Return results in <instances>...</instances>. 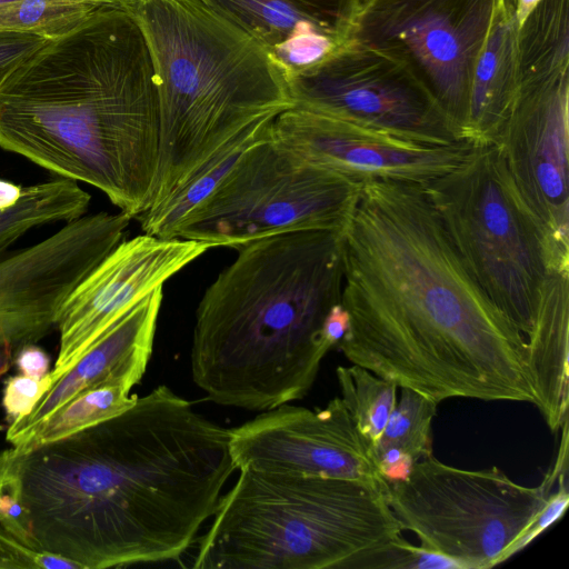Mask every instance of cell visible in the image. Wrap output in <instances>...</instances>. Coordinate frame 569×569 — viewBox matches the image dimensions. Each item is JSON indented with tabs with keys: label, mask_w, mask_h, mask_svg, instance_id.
<instances>
[{
	"label": "cell",
	"mask_w": 569,
	"mask_h": 569,
	"mask_svg": "<svg viewBox=\"0 0 569 569\" xmlns=\"http://www.w3.org/2000/svg\"><path fill=\"white\" fill-rule=\"evenodd\" d=\"M338 343L353 365L436 402L536 403L522 336L465 267L423 186L363 182L342 231Z\"/></svg>",
	"instance_id": "6da1fadb"
},
{
	"label": "cell",
	"mask_w": 569,
	"mask_h": 569,
	"mask_svg": "<svg viewBox=\"0 0 569 569\" xmlns=\"http://www.w3.org/2000/svg\"><path fill=\"white\" fill-rule=\"evenodd\" d=\"M229 441L161 385L71 436L12 446L31 549L80 569L179 560L236 470Z\"/></svg>",
	"instance_id": "7a4b0ae2"
},
{
	"label": "cell",
	"mask_w": 569,
	"mask_h": 569,
	"mask_svg": "<svg viewBox=\"0 0 569 569\" xmlns=\"http://www.w3.org/2000/svg\"><path fill=\"white\" fill-rule=\"evenodd\" d=\"M159 138L150 51L122 4L48 40L0 84V148L94 187L131 218L151 206Z\"/></svg>",
	"instance_id": "3957f363"
},
{
	"label": "cell",
	"mask_w": 569,
	"mask_h": 569,
	"mask_svg": "<svg viewBox=\"0 0 569 569\" xmlns=\"http://www.w3.org/2000/svg\"><path fill=\"white\" fill-rule=\"evenodd\" d=\"M237 251L198 305L191 376L214 403L264 411L302 399L331 349L323 322L341 302L342 232L281 233Z\"/></svg>",
	"instance_id": "277c9868"
},
{
	"label": "cell",
	"mask_w": 569,
	"mask_h": 569,
	"mask_svg": "<svg viewBox=\"0 0 569 569\" xmlns=\"http://www.w3.org/2000/svg\"><path fill=\"white\" fill-rule=\"evenodd\" d=\"M121 4L139 24L154 71L160 138L153 206L224 142L295 104L287 70L202 0Z\"/></svg>",
	"instance_id": "5b68a950"
},
{
	"label": "cell",
	"mask_w": 569,
	"mask_h": 569,
	"mask_svg": "<svg viewBox=\"0 0 569 569\" xmlns=\"http://www.w3.org/2000/svg\"><path fill=\"white\" fill-rule=\"evenodd\" d=\"M198 538L196 569H342L402 536L383 490L349 479L240 470Z\"/></svg>",
	"instance_id": "8992f818"
},
{
	"label": "cell",
	"mask_w": 569,
	"mask_h": 569,
	"mask_svg": "<svg viewBox=\"0 0 569 569\" xmlns=\"http://www.w3.org/2000/svg\"><path fill=\"white\" fill-rule=\"evenodd\" d=\"M423 188L469 273L526 340L552 258L499 147L472 146Z\"/></svg>",
	"instance_id": "52a82bcc"
},
{
	"label": "cell",
	"mask_w": 569,
	"mask_h": 569,
	"mask_svg": "<svg viewBox=\"0 0 569 569\" xmlns=\"http://www.w3.org/2000/svg\"><path fill=\"white\" fill-rule=\"evenodd\" d=\"M569 0H542L519 27V86L497 144L569 272Z\"/></svg>",
	"instance_id": "ba28073f"
},
{
	"label": "cell",
	"mask_w": 569,
	"mask_h": 569,
	"mask_svg": "<svg viewBox=\"0 0 569 569\" xmlns=\"http://www.w3.org/2000/svg\"><path fill=\"white\" fill-rule=\"evenodd\" d=\"M567 470L565 425L555 465L537 487L521 486L497 467L466 470L431 455L417 461L406 480L388 482L383 493L402 530L413 532L420 546L461 569H486L508 560Z\"/></svg>",
	"instance_id": "9c48e42d"
},
{
	"label": "cell",
	"mask_w": 569,
	"mask_h": 569,
	"mask_svg": "<svg viewBox=\"0 0 569 569\" xmlns=\"http://www.w3.org/2000/svg\"><path fill=\"white\" fill-rule=\"evenodd\" d=\"M365 181L310 164L273 137L249 147L174 238L241 247L306 230L342 232Z\"/></svg>",
	"instance_id": "30bf717a"
},
{
	"label": "cell",
	"mask_w": 569,
	"mask_h": 569,
	"mask_svg": "<svg viewBox=\"0 0 569 569\" xmlns=\"http://www.w3.org/2000/svg\"><path fill=\"white\" fill-rule=\"evenodd\" d=\"M500 0H362L352 39L402 61L465 140L475 68Z\"/></svg>",
	"instance_id": "8fae6325"
},
{
	"label": "cell",
	"mask_w": 569,
	"mask_h": 569,
	"mask_svg": "<svg viewBox=\"0 0 569 569\" xmlns=\"http://www.w3.org/2000/svg\"><path fill=\"white\" fill-rule=\"evenodd\" d=\"M293 107L431 146L463 142L443 110L400 60L352 38L288 72Z\"/></svg>",
	"instance_id": "7c38bea8"
},
{
	"label": "cell",
	"mask_w": 569,
	"mask_h": 569,
	"mask_svg": "<svg viewBox=\"0 0 569 569\" xmlns=\"http://www.w3.org/2000/svg\"><path fill=\"white\" fill-rule=\"evenodd\" d=\"M131 219L86 213L33 244L0 251V346L16 352L57 328L70 293L124 239Z\"/></svg>",
	"instance_id": "4fadbf2b"
},
{
	"label": "cell",
	"mask_w": 569,
	"mask_h": 569,
	"mask_svg": "<svg viewBox=\"0 0 569 569\" xmlns=\"http://www.w3.org/2000/svg\"><path fill=\"white\" fill-rule=\"evenodd\" d=\"M237 470L358 480L385 492L370 449L341 398L325 408L280 405L230 429Z\"/></svg>",
	"instance_id": "5bb4252c"
},
{
	"label": "cell",
	"mask_w": 569,
	"mask_h": 569,
	"mask_svg": "<svg viewBox=\"0 0 569 569\" xmlns=\"http://www.w3.org/2000/svg\"><path fill=\"white\" fill-rule=\"evenodd\" d=\"M211 247L180 238L142 234L122 240L70 293L57 329L53 383L146 296Z\"/></svg>",
	"instance_id": "9a60e30c"
},
{
	"label": "cell",
	"mask_w": 569,
	"mask_h": 569,
	"mask_svg": "<svg viewBox=\"0 0 569 569\" xmlns=\"http://www.w3.org/2000/svg\"><path fill=\"white\" fill-rule=\"evenodd\" d=\"M272 137L303 161L349 178L421 186L452 170L472 148L467 141L450 146L408 141L298 107L274 119Z\"/></svg>",
	"instance_id": "2e32d148"
},
{
	"label": "cell",
	"mask_w": 569,
	"mask_h": 569,
	"mask_svg": "<svg viewBox=\"0 0 569 569\" xmlns=\"http://www.w3.org/2000/svg\"><path fill=\"white\" fill-rule=\"evenodd\" d=\"M287 70L316 63L350 39L362 0H202Z\"/></svg>",
	"instance_id": "e0dca14e"
},
{
	"label": "cell",
	"mask_w": 569,
	"mask_h": 569,
	"mask_svg": "<svg viewBox=\"0 0 569 569\" xmlns=\"http://www.w3.org/2000/svg\"><path fill=\"white\" fill-rule=\"evenodd\" d=\"M163 287L146 296L57 380L33 411L8 426L6 438L22 445L32 430L80 392L110 383L132 389L142 379L153 349Z\"/></svg>",
	"instance_id": "ac0fdd59"
},
{
	"label": "cell",
	"mask_w": 569,
	"mask_h": 569,
	"mask_svg": "<svg viewBox=\"0 0 569 569\" xmlns=\"http://www.w3.org/2000/svg\"><path fill=\"white\" fill-rule=\"evenodd\" d=\"M569 272L549 270L535 327L525 340L536 406L549 429L568 421Z\"/></svg>",
	"instance_id": "d6986e66"
},
{
	"label": "cell",
	"mask_w": 569,
	"mask_h": 569,
	"mask_svg": "<svg viewBox=\"0 0 569 569\" xmlns=\"http://www.w3.org/2000/svg\"><path fill=\"white\" fill-rule=\"evenodd\" d=\"M516 7L517 0H500L475 68L463 137L472 146L496 142L518 91L520 26Z\"/></svg>",
	"instance_id": "ffe728a7"
},
{
	"label": "cell",
	"mask_w": 569,
	"mask_h": 569,
	"mask_svg": "<svg viewBox=\"0 0 569 569\" xmlns=\"http://www.w3.org/2000/svg\"><path fill=\"white\" fill-rule=\"evenodd\" d=\"M274 119L260 120L224 142L174 192L149 207L136 219L143 233L174 238L188 213L218 186L240 156L252 144L272 137Z\"/></svg>",
	"instance_id": "44dd1931"
},
{
	"label": "cell",
	"mask_w": 569,
	"mask_h": 569,
	"mask_svg": "<svg viewBox=\"0 0 569 569\" xmlns=\"http://www.w3.org/2000/svg\"><path fill=\"white\" fill-rule=\"evenodd\" d=\"M90 199L78 182L61 177L23 187L20 200L0 211V251L36 228L86 214Z\"/></svg>",
	"instance_id": "7402d4cb"
},
{
	"label": "cell",
	"mask_w": 569,
	"mask_h": 569,
	"mask_svg": "<svg viewBox=\"0 0 569 569\" xmlns=\"http://www.w3.org/2000/svg\"><path fill=\"white\" fill-rule=\"evenodd\" d=\"M130 391V388L119 383L84 390L52 412L17 447L56 441L107 420L134 403L138 396Z\"/></svg>",
	"instance_id": "603a6c76"
},
{
	"label": "cell",
	"mask_w": 569,
	"mask_h": 569,
	"mask_svg": "<svg viewBox=\"0 0 569 569\" xmlns=\"http://www.w3.org/2000/svg\"><path fill=\"white\" fill-rule=\"evenodd\" d=\"M341 400L369 449L373 447L397 402L398 386L353 365L336 370Z\"/></svg>",
	"instance_id": "cb8c5ba5"
},
{
	"label": "cell",
	"mask_w": 569,
	"mask_h": 569,
	"mask_svg": "<svg viewBox=\"0 0 569 569\" xmlns=\"http://www.w3.org/2000/svg\"><path fill=\"white\" fill-rule=\"evenodd\" d=\"M119 1L0 0V31H27L52 39L97 9Z\"/></svg>",
	"instance_id": "d4e9b609"
},
{
	"label": "cell",
	"mask_w": 569,
	"mask_h": 569,
	"mask_svg": "<svg viewBox=\"0 0 569 569\" xmlns=\"http://www.w3.org/2000/svg\"><path fill=\"white\" fill-rule=\"evenodd\" d=\"M400 398L370 453L392 448L417 462L432 455L431 423L438 402L408 388H400Z\"/></svg>",
	"instance_id": "484cf974"
},
{
	"label": "cell",
	"mask_w": 569,
	"mask_h": 569,
	"mask_svg": "<svg viewBox=\"0 0 569 569\" xmlns=\"http://www.w3.org/2000/svg\"><path fill=\"white\" fill-rule=\"evenodd\" d=\"M342 569H461L456 561L422 546H413L402 536L363 550Z\"/></svg>",
	"instance_id": "4316f807"
},
{
	"label": "cell",
	"mask_w": 569,
	"mask_h": 569,
	"mask_svg": "<svg viewBox=\"0 0 569 569\" xmlns=\"http://www.w3.org/2000/svg\"><path fill=\"white\" fill-rule=\"evenodd\" d=\"M0 529L20 546L32 550L28 516L10 449L0 452Z\"/></svg>",
	"instance_id": "83f0119b"
},
{
	"label": "cell",
	"mask_w": 569,
	"mask_h": 569,
	"mask_svg": "<svg viewBox=\"0 0 569 569\" xmlns=\"http://www.w3.org/2000/svg\"><path fill=\"white\" fill-rule=\"evenodd\" d=\"M52 385L50 371L41 379L20 373L9 377L4 381L1 400L8 425L29 416Z\"/></svg>",
	"instance_id": "f1b7e54d"
},
{
	"label": "cell",
	"mask_w": 569,
	"mask_h": 569,
	"mask_svg": "<svg viewBox=\"0 0 569 569\" xmlns=\"http://www.w3.org/2000/svg\"><path fill=\"white\" fill-rule=\"evenodd\" d=\"M556 487L548 496L543 508L510 548L508 559L526 548L565 513L569 503L568 471L560 475Z\"/></svg>",
	"instance_id": "f546056e"
},
{
	"label": "cell",
	"mask_w": 569,
	"mask_h": 569,
	"mask_svg": "<svg viewBox=\"0 0 569 569\" xmlns=\"http://www.w3.org/2000/svg\"><path fill=\"white\" fill-rule=\"evenodd\" d=\"M13 365L20 375L41 379L50 368V357L36 343L20 347L13 356Z\"/></svg>",
	"instance_id": "4dcf8cb0"
},
{
	"label": "cell",
	"mask_w": 569,
	"mask_h": 569,
	"mask_svg": "<svg viewBox=\"0 0 569 569\" xmlns=\"http://www.w3.org/2000/svg\"><path fill=\"white\" fill-rule=\"evenodd\" d=\"M33 551L17 543L0 529V569H36Z\"/></svg>",
	"instance_id": "1f68e13d"
},
{
	"label": "cell",
	"mask_w": 569,
	"mask_h": 569,
	"mask_svg": "<svg viewBox=\"0 0 569 569\" xmlns=\"http://www.w3.org/2000/svg\"><path fill=\"white\" fill-rule=\"evenodd\" d=\"M349 315L341 302L335 305L323 322V335L330 348L337 347L349 329Z\"/></svg>",
	"instance_id": "d6a6232c"
},
{
	"label": "cell",
	"mask_w": 569,
	"mask_h": 569,
	"mask_svg": "<svg viewBox=\"0 0 569 569\" xmlns=\"http://www.w3.org/2000/svg\"><path fill=\"white\" fill-rule=\"evenodd\" d=\"M33 563L36 569H80L74 561L47 551H33Z\"/></svg>",
	"instance_id": "836d02e7"
},
{
	"label": "cell",
	"mask_w": 569,
	"mask_h": 569,
	"mask_svg": "<svg viewBox=\"0 0 569 569\" xmlns=\"http://www.w3.org/2000/svg\"><path fill=\"white\" fill-rule=\"evenodd\" d=\"M23 187L9 180L0 179V211L13 207L22 196Z\"/></svg>",
	"instance_id": "e575fe53"
},
{
	"label": "cell",
	"mask_w": 569,
	"mask_h": 569,
	"mask_svg": "<svg viewBox=\"0 0 569 569\" xmlns=\"http://www.w3.org/2000/svg\"><path fill=\"white\" fill-rule=\"evenodd\" d=\"M542 0H517V19L519 22V26L522 23V21L526 19V17L531 12V10L540 3Z\"/></svg>",
	"instance_id": "d590c367"
},
{
	"label": "cell",
	"mask_w": 569,
	"mask_h": 569,
	"mask_svg": "<svg viewBox=\"0 0 569 569\" xmlns=\"http://www.w3.org/2000/svg\"><path fill=\"white\" fill-rule=\"evenodd\" d=\"M14 350L8 346H0V378L13 363Z\"/></svg>",
	"instance_id": "8d00e7d4"
}]
</instances>
